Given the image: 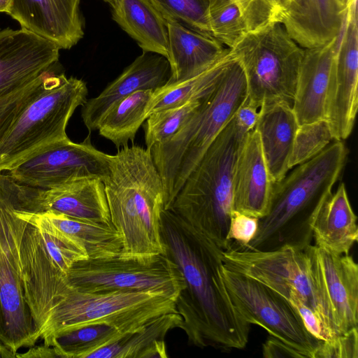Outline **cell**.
I'll return each mask as SVG.
<instances>
[{
  "label": "cell",
  "instance_id": "obj_1",
  "mask_svg": "<svg viewBox=\"0 0 358 358\" xmlns=\"http://www.w3.org/2000/svg\"><path fill=\"white\" fill-rule=\"evenodd\" d=\"M160 233L165 255L185 280L175 303L189 345L225 352L243 349L250 324L234 306L222 278L223 250L169 209L161 213Z\"/></svg>",
  "mask_w": 358,
  "mask_h": 358
},
{
  "label": "cell",
  "instance_id": "obj_2",
  "mask_svg": "<svg viewBox=\"0 0 358 358\" xmlns=\"http://www.w3.org/2000/svg\"><path fill=\"white\" fill-rule=\"evenodd\" d=\"M347 155L345 144L335 140L273 183L269 211L259 219L254 238L243 247L268 251L285 245L304 250L310 245L313 218L338 180Z\"/></svg>",
  "mask_w": 358,
  "mask_h": 358
},
{
  "label": "cell",
  "instance_id": "obj_3",
  "mask_svg": "<svg viewBox=\"0 0 358 358\" xmlns=\"http://www.w3.org/2000/svg\"><path fill=\"white\" fill-rule=\"evenodd\" d=\"M248 134L233 117L189 175L169 208L223 250L229 244L235 169Z\"/></svg>",
  "mask_w": 358,
  "mask_h": 358
},
{
  "label": "cell",
  "instance_id": "obj_4",
  "mask_svg": "<svg viewBox=\"0 0 358 358\" xmlns=\"http://www.w3.org/2000/svg\"><path fill=\"white\" fill-rule=\"evenodd\" d=\"M247 97L246 80L235 60L215 90L169 141L151 149L164 188V210L169 209L186 179Z\"/></svg>",
  "mask_w": 358,
  "mask_h": 358
},
{
  "label": "cell",
  "instance_id": "obj_5",
  "mask_svg": "<svg viewBox=\"0 0 358 358\" xmlns=\"http://www.w3.org/2000/svg\"><path fill=\"white\" fill-rule=\"evenodd\" d=\"M87 94L83 80L50 72L41 90L0 141V173L48 145L69 138L68 122L76 109L84 105Z\"/></svg>",
  "mask_w": 358,
  "mask_h": 358
},
{
  "label": "cell",
  "instance_id": "obj_6",
  "mask_svg": "<svg viewBox=\"0 0 358 358\" xmlns=\"http://www.w3.org/2000/svg\"><path fill=\"white\" fill-rule=\"evenodd\" d=\"M169 313H178L175 301L163 292H85L70 287L50 312L39 338L48 345L58 334L93 324H110L125 334Z\"/></svg>",
  "mask_w": 358,
  "mask_h": 358
},
{
  "label": "cell",
  "instance_id": "obj_7",
  "mask_svg": "<svg viewBox=\"0 0 358 358\" xmlns=\"http://www.w3.org/2000/svg\"><path fill=\"white\" fill-rule=\"evenodd\" d=\"M304 50L280 22L245 33L230 51L243 70L246 99L258 108L275 101L292 106Z\"/></svg>",
  "mask_w": 358,
  "mask_h": 358
},
{
  "label": "cell",
  "instance_id": "obj_8",
  "mask_svg": "<svg viewBox=\"0 0 358 358\" xmlns=\"http://www.w3.org/2000/svg\"><path fill=\"white\" fill-rule=\"evenodd\" d=\"M19 210L15 183L0 173V339L12 348L32 343L36 334L21 279L19 251L25 220Z\"/></svg>",
  "mask_w": 358,
  "mask_h": 358
},
{
  "label": "cell",
  "instance_id": "obj_9",
  "mask_svg": "<svg viewBox=\"0 0 358 358\" xmlns=\"http://www.w3.org/2000/svg\"><path fill=\"white\" fill-rule=\"evenodd\" d=\"M66 280L71 287L80 292H159L175 301L185 287L178 265L162 254L80 260L70 268Z\"/></svg>",
  "mask_w": 358,
  "mask_h": 358
},
{
  "label": "cell",
  "instance_id": "obj_10",
  "mask_svg": "<svg viewBox=\"0 0 358 358\" xmlns=\"http://www.w3.org/2000/svg\"><path fill=\"white\" fill-rule=\"evenodd\" d=\"M224 264L266 285L285 300L295 291L321 318L333 338L338 336L314 281L306 250L291 245L262 251L231 241L223 250Z\"/></svg>",
  "mask_w": 358,
  "mask_h": 358
},
{
  "label": "cell",
  "instance_id": "obj_11",
  "mask_svg": "<svg viewBox=\"0 0 358 358\" xmlns=\"http://www.w3.org/2000/svg\"><path fill=\"white\" fill-rule=\"evenodd\" d=\"M220 274L232 303L247 322L262 327L306 358H313L320 341L308 331L298 313L284 298L224 263Z\"/></svg>",
  "mask_w": 358,
  "mask_h": 358
},
{
  "label": "cell",
  "instance_id": "obj_12",
  "mask_svg": "<svg viewBox=\"0 0 358 358\" xmlns=\"http://www.w3.org/2000/svg\"><path fill=\"white\" fill-rule=\"evenodd\" d=\"M110 155L96 149L90 135L81 143L67 138L42 149L6 174L20 185L43 189L82 178L103 180Z\"/></svg>",
  "mask_w": 358,
  "mask_h": 358
},
{
  "label": "cell",
  "instance_id": "obj_13",
  "mask_svg": "<svg viewBox=\"0 0 358 358\" xmlns=\"http://www.w3.org/2000/svg\"><path fill=\"white\" fill-rule=\"evenodd\" d=\"M20 244L21 279L25 301L35 324L37 334L50 312L62 300L70 286L64 274L49 255L41 234L25 215Z\"/></svg>",
  "mask_w": 358,
  "mask_h": 358
},
{
  "label": "cell",
  "instance_id": "obj_14",
  "mask_svg": "<svg viewBox=\"0 0 358 358\" xmlns=\"http://www.w3.org/2000/svg\"><path fill=\"white\" fill-rule=\"evenodd\" d=\"M312 275L338 335L358 324V264L347 255H336L315 245L305 248Z\"/></svg>",
  "mask_w": 358,
  "mask_h": 358
},
{
  "label": "cell",
  "instance_id": "obj_15",
  "mask_svg": "<svg viewBox=\"0 0 358 358\" xmlns=\"http://www.w3.org/2000/svg\"><path fill=\"white\" fill-rule=\"evenodd\" d=\"M357 20H346L334 64L326 96L325 120L334 140L350 135L358 107Z\"/></svg>",
  "mask_w": 358,
  "mask_h": 358
},
{
  "label": "cell",
  "instance_id": "obj_16",
  "mask_svg": "<svg viewBox=\"0 0 358 358\" xmlns=\"http://www.w3.org/2000/svg\"><path fill=\"white\" fill-rule=\"evenodd\" d=\"M16 187L24 210H50L79 220L111 222L104 183L99 178H78L46 189L17 182Z\"/></svg>",
  "mask_w": 358,
  "mask_h": 358
},
{
  "label": "cell",
  "instance_id": "obj_17",
  "mask_svg": "<svg viewBox=\"0 0 358 358\" xmlns=\"http://www.w3.org/2000/svg\"><path fill=\"white\" fill-rule=\"evenodd\" d=\"M59 48L24 29H5L0 36V99L51 71Z\"/></svg>",
  "mask_w": 358,
  "mask_h": 358
},
{
  "label": "cell",
  "instance_id": "obj_18",
  "mask_svg": "<svg viewBox=\"0 0 358 358\" xmlns=\"http://www.w3.org/2000/svg\"><path fill=\"white\" fill-rule=\"evenodd\" d=\"M80 0H12L8 15L21 28L68 50L83 37Z\"/></svg>",
  "mask_w": 358,
  "mask_h": 358
},
{
  "label": "cell",
  "instance_id": "obj_19",
  "mask_svg": "<svg viewBox=\"0 0 358 358\" xmlns=\"http://www.w3.org/2000/svg\"><path fill=\"white\" fill-rule=\"evenodd\" d=\"M170 76L166 57L143 51L98 96L87 99L81 117L89 132L97 130L102 117L119 101L137 91L155 90L165 85Z\"/></svg>",
  "mask_w": 358,
  "mask_h": 358
},
{
  "label": "cell",
  "instance_id": "obj_20",
  "mask_svg": "<svg viewBox=\"0 0 358 358\" xmlns=\"http://www.w3.org/2000/svg\"><path fill=\"white\" fill-rule=\"evenodd\" d=\"M273 185L259 134L254 129L249 132L237 160L232 210L258 219L265 217L270 209Z\"/></svg>",
  "mask_w": 358,
  "mask_h": 358
},
{
  "label": "cell",
  "instance_id": "obj_21",
  "mask_svg": "<svg viewBox=\"0 0 358 358\" xmlns=\"http://www.w3.org/2000/svg\"><path fill=\"white\" fill-rule=\"evenodd\" d=\"M346 8L337 0H292L279 16L290 37L304 49L324 45L337 37Z\"/></svg>",
  "mask_w": 358,
  "mask_h": 358
},
{
  "label": "cell",
  "instance_id": "obj_22",
  "mask_svg": "<svg viewBox=\"0 0 358 358\" xmlns=\"http://www.w3.org/2000/svg\"><path fill=\"white\" fill-rule=\"evenodd\" d=\"M341 40V31L324 45L304 50L292 104L299 125L325 120L327 91Z\"/></svg>",
  "mask_w": 358,
  "mask_h": 358
},
{
  "label": "cell",
  "instance_id": "obj_23",
  "mask_svg": "<svg viewBox=\"0 0 358 358\" xmlns=\"http://www.w3.org/2000/svg\"><path fill=\"white\" fill-rule=\"evenodd\" d=\"M299 126L292 105L286 102L264 103L259 107L255 129L273 183L284 178L290 169L289 162Z\"/></svg>",
  "mask_w": 358,
  "mask_h": 358
},
{
  "label": "cell",
  "instance_id": "obj_24",
  "mask_svg": "<svg viewBox=\"0 0 358 358\" xmlns=\"http://www.w3.org/2000/svg\"><path fill=\"white\" fill-rule=\"evenodd\" d=\"M168 57L171 76L168 83L179 81L205 70L229 52L230 48L213 37L193 31L166 17Z\"/></svg>",
  "mask_w": 358,
  "mask_h": 358
},
{
  "label": "cell",
  "instance_id": "obj_25",
  "mask_svg": "<svg viewBox=\"0 0 358 358\" xmlns=\"http://www.w3.org/2000/svg\"><path fill=\"white\" fill-rule=\"evenodd\" d=\"M357 217L344 183L322 201L313 218L315 245L336 255H347L358 241Z\"/></svg>",
  "mask_w": 358,
  "mask_h": 358
},
{
  "label": "cell",
  "instance_id": "obj_26",
  "mask_svg": "<svg viewBox=\"0 0 358 358\" xmlns=\"http://www.w3.org/2000/svg\"><path fill=\"white\" fill-rule=\"evenodd\" d=\"M114 21L143 51L168 57L166 20L151 0H112Z\"/></svg>",
  "mask_w": 358,
  "mask_h": 358
},
{
  "label": "cell",
  "instance_id": "obj_27",
  "mask_svg": "<svg viewBox=\"0 0 358 358\" xmlns=\"http://www.w3.org/2000/svg\"><path fill=\"white\" fill-rule=\"evenodd\" d=\"M182 322L178 313L162 315L141 328L90 353L93 358H166L165 338Z\"/></svg>",
  "mask_w": 358,
  "mask_h": 358
},
{
  "label": "cell",
  "instance_id": "obj_28",
  "mask_svg": "<svg viewBox=\"0 0 358 358\" xmlns=\"http://www.w3.org/2000/svg\"><path fill=\"white\" fill-rule=\"evenodd\" d=\"M234 60L235 57L229 50L201 72L179 81L167 82L156 89L148 106V117L154 112L207 96L215 90Z\"/></svg>",
  "mask_w": 358,
  "mask_h": 358
},
{
  "label": "cell",
  "instance_id": "obj_29",
  "mask_svg": "<svg viewBox=\"0 0 358 358\" xmlns=\"http://www.w3.org/2000/svg\"><path fill=\"white\" fill-rule=\"evenodd\" d=\"M41 213L59 229L78 241L85 249L88 259L120 255L122 237L111 222L79 220L50 210Z\"/></svg>",
  "mask_w": 358,
  "mask_h": 358
},
{
  "label": "cell",
  "instance_id": "obj_30",
  "mask_svg": "<svg viewBox=\"0 0 358 358\" xmlns=\"http://www.w3.org/2000/svg\"><path fill=\"white\" fill-rule=\"evenodd\" d=\"M154 90H140L121 99L102 117L97 130L120 149L134 141L148 117L147 108Z\"/></svg>",
  "mask_w": 358,
  "mask_h": 358
},
{
  "label": "cell",
  "instance_id": "obj_31",
  "mask_svg": "<svg viewBox=\"0 0 358 358\" xmlns=\"http://www.w3.org/2000/svg\"><path fill=\"white\" fill-rule=\"evenodd\" d=\"M122 334L107 324H93L57 334L48 345L55 348L58 357L87 358L97 349L116 341Z\"/></svg>",
  "mask_w": 358,
  "mask_h": 358
},
{
  "label": "cell",
  "instance_id": "obj_32",
  "mask_svg": "<svg viewBox=\"0 0 358 358\" xmlns=\"http://www.w3.org/2000/svg\"><path fill=\"white\" fill-rule=\"evenodd\" d=\"M23 210L38 228L49 255L64 274L66 275L76 262L88 259L82 245L55 227L43 213Z\"/></svg>",
  "mask_w": 358,
  "mask_h": 358
},
{
  "label": "cell",
  "instance_id": "obj_33",
  "mask_svg": "<svg viewBox=\"0 0 358 358\" xmlns=\"http://www.w3.org/2000/svg\"><path fill=\"white\" fill-rule=\"evenodd\" d=\"M209 95L150 114L143 124L146 148L150 150L154 145L162 144L173 137Z\"/></svg>",
  "mask_w": 358,
  "mask_h": 358
},
{
  "label": "cell",
  "instance_id": "obj_34",
  "mask_svg": "<svg viewBox=\"0 0 358 358\" xmlns=\"http://www.w3.org/2000/svg\"><path fill=\"white\" fill-rule=\"evenodd\" d=\"M207 20L211 36L229 48L246 33L243 19L232 0H208Z\"/></svg>",
  "mask_w": 358,
  "mask_h": 358
},
{
  "label": "cell",
  "instance_id": "obj_35",
  "mask_svg": "<svg viewBox=\"0 0 358 358\" xmlns=\"http://www.w3.org/2000/svg\"><path fill=\"white\" fill-rule=\"evenodd\" d=\"M334 140L328 122L323 119L299 125L289 162V169L313 158Z\"/></svg>",
  "mask_w": 358,
  "mask_h": 358
},
{
  "label": "cell",
  "instance_id": "obj_36",
  "mask_svg": "<svg viewBox=\"0 0 358 358\" xmlns=\"http://www.w3.org/2000/svg\"><path fill=\"white\" fill-rule=\"evenodd\" d=\"M163 13L186 27L211 36L208 20V0H151Z\"/></svg>",
  "mask_w": 358,
  "mask_h": 358
},
{
  "label": "cell",
  "instance_id": "obj_37",
  "mask_svg": "<svg viewBox=\"0 0 358 358\" xmlns=\"http://www.w3.org/2000/svg\"><path fill=\"white\" fill-rule=\"evenodd\" d=\"M238 9L246 32L278 22L289 0H232Z\"/></svg>",
  "mask_w": 358,
  "mask_h": 358
},
{
  "label": "cell",
  "instance_id": "obj_38",
  "mask_svg": "<svg viewBox=\"0 0 358 358\" xmlns=\"http://www.w3.org/2000/svg\"><path fill=\"white\" fill-rule=\"evenodd\" d=\"M45 73L21 89L0 99V141L25 106L41 90Z\"/></svg>",
  "mask_w": 358,
  "mask_h": 358
},
{
  "label": "cell",
  "instance_id": "obj_39",
  "mask_svg": "<svg viewBox=\"0 0 358 358\" xmlns=\"http://www.w3.org/2000/svg\"><path fill=\"white\" fill-rule=\"evenodd\" d=\"M357 357V327L329 340L320 341L313 355V358Z\"/></svg>",
  "mask_w": 358,
  "mask_h": 358
},
{
  "label": "cell",
  "instance_id": "obj_40",
  "mask_svg": "<svg viewBox=\"0 0 358 358\" xmlns=\"http://www.w3.org/2000/svg\"><path fill=\"white\" fill-rule=\"evenodd\" d=\"M259 219L232 210L227 235L229 243L246 246L255 236Z\"/></svg>",
  "mask_w": 358,
  "mask_h": 358
},
{
  "label": "cell",
  "instance_id": "obj_41",
  "mask_svg": "<svg viewBox=\"0 0 358 358\" xmlns=\"http://www.w3.org/2000/svg\"><path fill=\"white\" fill-rule=\"evenodd\" d=\"M262 355L264 357L267 358H306V355L301 352L271 336L267 338L262 345Z\"/></svg>",
  "mask_w": 358,
  "mask_h": 358
},
{
  "label": "cell",
  "instance_id": "obj_42",
  "mask_svg": "<svg viewBox=\"0 0 358 358\" xmlns=\"http://www.w3.org/2000/svg\"><path fill=\"white\" fill-rule=\"evenodd\" d=\"M234 117L242 128L250 132L255 129L257 124L258 108L245 99Z\"/></svg>",
  "mask_w": 358,
  "mask_h": 358
},
{
  "label": "cell",
  "instance_id": "obj_43",
  "mask_svg": "<svg viewBox=\"0 0 358 358\" xmlns=\"http://www.w3.org/2000/svg\"><path fill=\"white\" fill-rule=\"evenodd\" d=\"M16 357H58V355L55 348L47 345L40 346H31L29 350L24 354H17Z\"/></svg>",
  "mask_w": 358,
  "mask_h": 358
},
{
  "label": "cell",
  "instance_id": "obj_44",
  "mask_svg": "<svg viewBox=\"0 0 358 358\" xmlns=\"http://www.w3.org/2000/svg\"><path fill=\"white\" fill-rule=\"evenodd\" d=\"M10 357H16L15 354L0 341V358Z\"/></svg>",
  "mask_w": 358,
  "mask_h": 358
},
{
  "label": "cell",
  "instance_id": "obj_45",
  "mask_svg": "<svg viewBox=\"0 0 358 358\" xmlns=\"http://www.w3.org/2000/svg\"><path fill=\"white\" fill-rule=\"evenodd\" d=\"M12 0H0V13H8Z\"/></svg>",
  "mask_w": 358,
  "mask_h": 358
},
{
  "label": "cell",
  "instance_id": "obj_46",
  "mask_svg": "<svg viewBox=\"0 0 358 358\" xmlns=\"http://www.w3.org/2000/svg\"><path fill=\"white\" fill-rule=\"evenodd\" d=\"M337 1L341 6L346 8L347 0H337Z\"/></svg>",
  "mask_w": 358,
  "mask_h": 358
},
{
  "label": "cell",
  "instance_id": "obj_47",
  "mask_svg": "<svg viewBox=\"0 0 358 358\" xmlns=\"http://www.w3.org/2000/svg\"><path fill=\"white\" fill-rule=\"evenodd\" d=\"M104 1L108 3L109 4L111 3L112 0H103Z\"/></svg>",
  "mask_w": 358,
  "mask_h": 358
},
{
  "label": "cell",
  "instance_id": "obj_48",
  "mask_svg": "<svg viewBox=\"0 0 358 358\" xmlns=\"http://www.w3.org/2000/svg\"><path fill=\"white\" fill-rule=\"evenodd\" d=\"M1 34H2V30H0V36H1Z\"/></svg>",
  "mask_w": 358,
  "mask_h": 358
},
{
  "label": "cell",
  "instance_id": "obj_49",
  "mask_svg": "<svg viewBox=\"0 0 358 358\" xmlns=\"http://www.w3.org/2000/svg\"><path fill=\"white\" fill-rule=\"evenodd\" d=\"M0 312H1V303H0Z\"/></svg>",
  "mask_w": 358,
  "mask_h": 358
},
{
  "label": "cell",
  "instance_id": "obj_50",
  "mask_svg": "<svg viewBox=\"0 0 358 358\" xmlns=\"http://www.w3.org/2000/svg\"><path fill=\"white\" fill-rule=\"evenodd\" d=\"M292 0H289V3Z\"/></svg>",
  "mask_w": 358,
  "mask_h": 358
}]
</instances>
